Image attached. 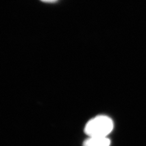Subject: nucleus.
<instances>
[{
  "mask_svg": "<svg viewBox=\"0 0 146 146\" xmlns=\"http://www.w3.org/2000/svg\"><path fill=\"white\" fill-rule=\"evenodd\" d=\"M113 127V122L110 117L100 115L87 122L85 132L90 137H107L112 131Z\"/></svg>",
  "mask_w": 146,
  "mask_h": 146,
  "instance_id": "1",
  "label": "nucleus"
},
{
  "mask_svg": "<svg viewBox=\"0 0 146 146\" xmlns=\"http://www.w3.org/2000/svg\"><path fill=\"white\" fill-rule=\"evenodd\" d=\"M40 1H42L44 3H54V2H56L57 0H40Z\"/></svg>",
  "mask_w": 146,
  "mask_h": 146,
  "instance_id": "3",
  "label": "nucleus"
},
{
  "mask_svg": "<svg viewBox=\"0 0 146 146\" xmlns=\"http://www.w3.org/2000/svg\"><path fill=\"white\" fill-rule=\"evenodd\" d=\"M110 140L107 137H90L86 140L84 146H110Z\"/></svg>",
  "mask_w": 146,
  "mask_h": 146,
  "instance_id": "2",
  "label": "nucleus"
}]
</instances>
